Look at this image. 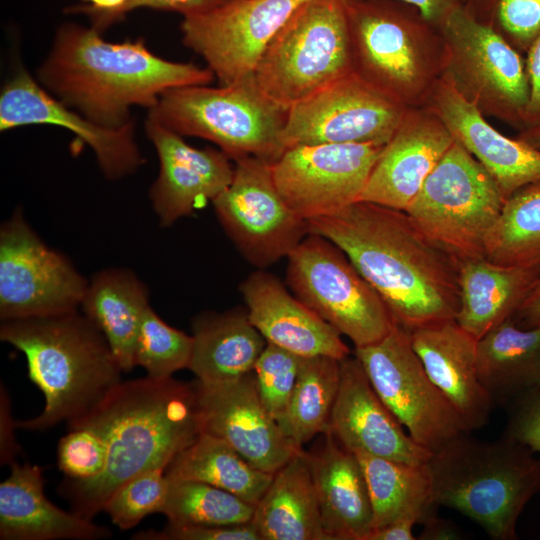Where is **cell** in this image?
<instances>
[{"mask_svg": "<svg viewBox=\"0 0 540 540\" xmlns=\"http://www.w3.org/2000/svg\"><path fill=\"white\" fill-rule=\"evenodd\" d=\"M454 141L427 106L409 108L380 152L358 201L405 211Z\"/></svg>", "mask_w": 540, "mask_h": 540, "instance_id": "22", "label": "cell"}, {"mask_svg": "<svg viewBox=\"0 0 540 540\" xmlns=\"http://www.w3.org/2000/svg\"><path fill=\"white\" fill-rule=\"evenodd\" d=\"M0 339L24 354L45 398L43 411L16 427L40 431L77 419L121 382L105 336L79 309L2 321Z\"/></svg>", "mask_w": 540, "mask_h": 540, "instance_id": "4", "label": "cell"}, {"mask_svg": "<svg viewBox=\"0 0 540 540\" xmlns=\"http://www.w3.org/2000/svg\"><path fill=\"white\" fill-rule=\"evenodd\" d=\"M193 350L189 368L203 383L240 378L253 372L267 345L247 310L205 312L192 322Z\"/></svg>", "mask_w": 540, "mask_h": 540, "instance_id": "29", "label": "cell"}, {"mask_svg": "<svg viewBox=\"0 0 540 540\" xmlns=\"http://www.w3.org/2000/svg\"><path fill=\"white\" fill-rule=\"evenodd\" d=\"M309 233L336 244L407 331L455 319L458 261L405 212L367 201L307 221Z\"/></svg>", "mask_w": 540, "mask_h": 540, "instance_id": "1", "label": "cell"}, {"mask_svg": "<svg viewBox=\"0 0 540 540\" xmlns=\"http://www.w3.org/2000/svg\"><path fill=\"white\" fill-rule=\"evenodd\" d=\"M93 26L64 23L37 70L52 96L92 122L119 128L133 121L131 108H153L174 88L209 85L207 67L154 54L142 39L106 41Z\"/></svg>", "mask_w": 540, "mask_h": 540, "instance_id": "3", "label": "cell"}, {"mask_svg": "<svg viewBox=\"0 0 540 540\" xmlns=\"http://www.w3.org/2000/svg\"><path fill=\"white\" fill-rule=\"evenodd\" d=\"M287 259L292 294L355 347L381 340L397 325L377 291L329 239L309 233Z\"/></svg>", "mask_w": 540, "mask_h": 540, "instance_id": "11", "label": "cell"}, {"mask_svg": "<svg viewBox=\"0 0 540 540\" xmlns=\"http://www.w3.org/2000/svg\"><path fill=\"white\" fill-rule=\"evenodd\" d=\"M517 138L540 150V124L521 130Z\"/></svg>", "mask_w": 540, "mask_h": 540, "instance_id": "52", "label": "cell"}, {"mask_svg": "<svg viewBox=\"0 0 540 540\" xmlns=\"http://www.w3.org/2000/svg\"><path fill=\"white\" fill-rule=\"evenodd\" d=\"M225 1H228V0H220L219 4L222 3V2H225ZM218 5V4H217Z\"/></svg>", "mask_w": 540, "mask_h": 540, "instance_id": "53", "label": "cell"}, {"mask_svg": "<svg viewBox=\"0 0 540 540\" xmlns=\"http://www.w3.org/2000/svg\"><path fill=\"white\" fill-rule=\"evenodd\" d=\"M463 7L520 53L540 34V0H464Z\"/></svg>", "mask_w": 540, "mask_h": 540, "instance_id": "39", "label": "cell"}, {"mask_svg": "<svg viewBox=\"0 0 540 540\" xmlns=\"http://www.w3.org/2000/svg\"><path fill=\"white\" fill-rule=\"evenodd\" d=\"M323 435L321 447L306 452L323 529L329 540H367L373 510L362 467L331 434Z\"/></svg>", "mask_w": 540, "mask_h": 540, "instance_id": "27", "label": "cell"}, {"mask_svg": "<svg viewBox=\"0 0 540 540\" xmlns=\"http://www.w3.org/2000/svg\"><path fill=\"white\" fill-rule=\"evenodd\" d=\"M505 199L487 170L454 141L405 212L457 261L485 258V242Z\"/></svg>", "mask_w": 540, "mask_h": 540, "instance_id": "9", "label": "cell"}, {"mask_svg": "<svg viewBox=\"0 0 540 540\" xmlns=\"http://www.w3.org/2000/svg\"><path fill=\"white\" fill-rule=\"evenodd\" d=\"M437 27L445 51L442 77L484 115L525 129L530 84L521 53L463 6Z\"/></svg>", "mask_w": 540, "mask_h": 540, "instance_id": "10", "label": "cell"}, {"mask_svg": "<svg viewBox=\"0 0 540 540\" xmlns=\"http://www.w3.org/2000/svg\"><path fill=\"white\" fill-rule=\"evenodd\" d=\"M251 521L262 540H329L303 449L274 474Z\"/></svg>", "mask_w": 540, "mask_h": 540, "instance_id": "31", "label": "cell"}, {"mask_svg": "<svg viewBox=\"0 0 540 540\" xmlns=\"http://www.w3.org/2000/svg\"><path fill=\"white\" fill-rule=\"evenodd\" d=\"M354 355L375 392L418 445L434 453L471 433L427 375L409 331L396 325L381 340L355 347Z\"/></svg>", "mask_w": 540, "mask_h": 540, "instance_id": "12", "label": "cell"}, {"mask_svg": "<svg viewBox=\"0 0 540 540\" xmlns=\"http://www.w3.org/2000/svg\"><path fill=\"white\" fill-rule=\"evenodd\" d=\"M233 162V179L213 200L214 210L244 259L257 269H266L288 257L309 234L308 223L279 194L271 162L253 156Z\"/></svg>", "mask_w": 540, "mask_h": 540, "instance_id": "13", "label": "cell"}, {"mask_svg": "<svg viewBox=\"0 0 540 540\" xmlns=\"http://www.w3.org/2000/svg\"><path fill=\"white\" fill-rule=\"evenodd\" d=\"M255 506L242 498L199 481H169L161 514L177 527L211 526L251 521Z\"/></svg>", "mask_w": 540, "mask_h": 540, "instance_id": "37", "label": "cell"}, {"mask_svg": "<svg viewBox=\"0 0 540 540\" xmlns=\"http://www.w3.org/2000/svg\"><path fill=\"white\" fill-rule=\"evenodd\" d=\"M195 385L202 432L225 440L255 468L275 474L302 450L265 409L253 372L223 382L196 380Z\"/></svg>", "mask_w": 540, "mask_h": 540, "instance_id": "19", "label": "cell"}, {"mask_svg": "<svg viewBox=\"0 0 540 540\" xmlns=\"http://www.w3.org/2000/svg\"><path fill=\"white\" fill-rule=\"evenodd\" d=\"M353 454L362 467L367 483L373 510V529L407 517L418 518L420 523L435 506L432 503V481L427 463L409 464L365 452Z\"/></svg>", "mask_w": 540, "mask_h": 540, "instance_id": "34", "label": "cell"}, {"mask_svg": "<svg viewBox=\"0 0 540 540\" xmlns=\"http://www.w3.org/2000/svg\"><path fill=\"white\" fill-rule=\"evenodd\" d=\"M503 435L540 453V388L514 401Z\"/></svg>", "mask_w": 540, "mask_h": 540, "instance_id": "44", "label": "cell"}, {"mask_svg": "<svg viewBox=\"0 0 540 540\" xmlns=\"http://www.w3.org/2000/svg\"><path fill=\"white\" fill-rule=\"evenodd\" d=\"M110 536L109 528L51 503L38 466L11 464L10 475L0 484L1 540H97Z\"/></svg>", "mask_w": 540, "mask_h": 540, "instance_id": "26", "label": "cell"}, {"mask_svg": "<svg viewBox=\"0 0 540 540\" xmlns=\"http://www.w3.org/2000/svg\"><path fill=\"white\" fill-rule=\"evenodd\" d=\"M510 318L521 328L540 326V277Z\"/></svg>", "mask_w": 540, "mask_h": 540, "instance_id": "47", "label": "cell"}, {"mask_svg": "<svg viewBox=\"0 0 540 540\" xmlns=\"http://www.w3.org/2000/svg\"><path fill=\"white\" fill-rule=\"evenodd\" d=\"M69 428L95 430L107 447L106 464L94 478L60 486L72 511L92 520L111 494L131 478L166 469L202 433L195 382L143 377L120 382Z\"/></svg>", "mask_w": 540, "mask_h": 540, "instance_id": "2", "label": "cell"}, {"mask_svg": "<svg viewBox=\"0 0 540 540\" xmlns=\"http://www.w3.org/2000/svg\"><path fill=\"white\" fill-rule=\"evenodd\" d=\"M248 317L267 343L300 357L351 355L341 334L292 295L279 278L258 269L240 284Z\"/></svg>", "mask_w": 540, "mask_h": 540, "instance_id": "24", "label": "cell"}, {"mask_svg": "<svg viewBox=\"0 0 540 540\" xmlns=\"http://www.w3.org/2000/svg\"><path fill=\"white\" fill-rule=\"evenodd\" d=\"M306 1L228 0L183 16L182 42L228 85L253 74L266 46Z\"/></svg>", "mask_w": 540, "mask_h": 540, "instance_id": "16", "label": "cell"}, {"mask_svg": "<svg viewBox=\"0 0 540 540\" xmlns=\"http://www.w3.org/2000/svg\"><path fill=\"white\" fill-rule=\"evenodd\" d=\"M138 540H262L252 521L228 525L177 527L167 524L161 531L137 532Z\"/></svg>", "mask_w": 540, "mask_h": 540, "instance_id": "43", "label": "cell"}, {"mask_svg": "<svg viewBox=\"0 0 540 540\" xmlns=\"http://www.w3.org/2000/svg\"><path fill=\"white\" fill-rule=\"evenodd\" d=\"M145 132L159 159V173L149 197L162 227L213 202L230 185L235 165L220 149L193 147L149 117Z\"/></svg>", "mask_w": 540, "mask_h": 540, "instance_id": "20", "label": "cell"}, {"mask_svg": "<svg viewBox=\"0 0 540 540\" xmlns=\"http://www.w3.org/2000/svg\"><path fill=\"white\" fill-rule=\"evenodd\" d=\"M526 68L530 84L526 128L540 124V34L527 50Z\"/></svg>", "mask_w": 540, "mask_h": 540, "instance_id": "46", "label": "cell"}, {"mask_svg": "<svg viewBox=\"0 0 540 540\" xmlns=\"http://www.w3.org/2000/svg\"><path fill=\"white\" fill-rule=\"evenodd\" d=\"M353 1V0H341ZM416 7L432 24L439 23L455 8L463 6L464 0H399Z\"/></svg>", "mask_w": 540, "mask_h": 540, "instance_id": "49", "label": "cell"}, {"mask_svg": "<svg viewBox=\"0 0 540 540\" xmlns=\"http://www.w3.org/2000/svg\"><path fill=\"white\" fill-rule=\"evenodd\" d=\"M435 507V506H434ZM432 507L420 523L423 529L418 537L421 540H453L460 538L458 529L445 519L439 518Z\"/></svg>", "mask_w": 540, "mask_h": 540, "instance_id": "48", "label": "cell"}, {"mask_svg": "<svg viewBox=\"0 0 540 540\" xmlns=\"http://www.w3.org/2000/svg\"><path fill=\"white\" fill-rule=\"evenodd\" d=\"M408 110L351 72L287 110L282 143L386 144Z\"/></svg>", "mask_w": 540, "mask_h": 540, "instance_id": "15", "label": "cell"}, {"mask_svg": "<svg viewBox=\"0 0 540 540\" xmlns=\"http://www.w3.org/2000/svg\"><path fill=\"white\" fill-rule=\"evenodd\" d=\"M502 435L482 441L464 433L427 462L432 503L457 510L495 540L517 539L525 506L540 491V458Z\"/></svg>", "mask_w": 540, "mask_h": 540, "instance_id": "5", "label": "cell"}, {"mask_svg": "<svg viewBox=\"0 0 540 540\" xmlns=\"http://www.w3.org/2000/svg\"><path fill=\"white\" fill-rule=\"evenodd\" d=\"M327 433L352 453L365 452L409 464H425L432 455L405 432L355 355L340 360L339 388Z\"/></svg>", "mask_w": 540, "mask_h": 540, "instance_id": "21", "label": "cell"}, {"mask_svg": "<svg viewBox=\"0 0 540 540\" xmlns=\"http://www.w3.org/2000/svg\"><path fill=\"white\" fill-rule=\"evenodd\" d=\"M477 368L493 402L540 388V326L521 328L509 318L492 328L477 340Z\"/></svg>", "mask_w": 540, "mask_h": 540, "instance_id": "32", "label": "cell"}, {"mask_svg": "<svg viewBox=\"0 0 540 540\" xmlns=\"http://www.w3.org/2000/svg\"><path fill=\"white\" fill-rule=\"evenodd\" d=\"M32 124L70 130L93 151L109 180L131 175L145 162L136 142L134 121L119 128L100 126L60 102L19 67L1 90L0 130Z\"/></svg>", "mask_w": 540, "mask_h": 540, "instance_id": "18", "label": "cell"}, {"mask_svg": "<svg viewBox=\"0 0 540 540\" xmlns=\"http://www.w3.org/2000/svg\"><path fill=\"white\" fill-rule=\"evenodd\" d=\"M219 2L220 0H128L121 12V18L138 8L176 12L186 16L206 11Z\"/></svg>", "mask_w": 540, "mask_h": 540, "instance_id": "45", "label": "cell"}, {"mask_svg": "<svg viewBox=\"0 0 540 540\" xmlns=\"http://www.w3.org/2000/svg\"><path fill=\"white\" fill-rule=\"evenodd\" d=\"M426 106L487 170L505 200L519 188L540 181V150L492 127L445 78L439 79Z\"/></svg>", "mask_w": 540, "mask_h": 540, "instance_id": "23", "label": "cell"}, {"mask_svg": "<svg viewBox=\"0 0 540 540\" xmlns=\"http://www.w3.org/2000/svg\"><path fill=\"white\" fill-rule=\"evenodd\" d=\"M3 395L1 394V423L2 427H4V430L1 429V460L2 463L5 464H12L13 457L16 453L20 451V449L17 447L16 442L14 441V437L12 434V429L7 432V426L11 425L13 421L11 422L12 418L10 417V411H9V404L8 399L6 397V393L2 391Z\"/></svg>", "mask_w": 540, "mask_h": 540, "instance_id": "51", "label": "cell"}, {"mask_svg": "<svg viewBox=\"0 0 540 540\" xmlns=\"http://www.w3.org/2000/svg\"><path fill=\"white\" fill-rule=\"evenodd\" d=\"M339 382V360L329 356L301 358L285 430L297 449H303L316 435L328 432Z\"/></svg>", "mask_w": 540, "mask_h": 540, "instance_id": "36", "label": "cell"}, {"mask_svg": "<svg viewBox=\"0 0 540 540\" xmlns=\"http://www.w3.org/2000/svg\"><path fill=\"white\" fill-rule=\"evenodd\" d=\"M409 333L427 375L468 431L486 425L494 402L479 378L477 339L455 319L422 326Z\"/></svg>", "mask_w": 540, "mask_h": 540, "instance_id": "25", "label": "cell"}, {"mask_svg": "<svg viewBox=\"0 0 540 540\" xmlns=\"http://www.w3.org/2000/svg\"><path fill=\"white\" fill-rule=\"evenodd\" d=\"M69 429L58 444L59 469L70 480L82 481L96 477L106 464L107 447L104 439L89 427Z\"/></svg>", "mask_w": 540, "mask_h": 540, "instance_id": "42", "label": "cell"}, {"mask_svg": "<svg viewBox=\"0 0 540 540\" xmlns=\"http://www.w3.org/2000/svg\"><path fill=\"white\" fill-rule=\"evenodd\" d=\"M385 144H302L271 162L276 188L306 221L359 200Z\"/></svg>", "mask_w": 540, "mask_h": 540, "instance_id": "17", "label": "cell"}, {"mask_svg": "<svg viewBox=\"0 0 540 540\" xmlns=\"http://www.w3.org/2000/svg\"><path fill=\"white\" fill-rule=\"evenodd\" d=\"M287 110L258 86L253 74L234 83L191 85L164 92L149 118L181 136L214 143L233 161L246 156L269 162L285 150Z\"/></svg>", "mask_w": 540, "mask_h": 540, "instance_id": "7", "label": "cell"}, {"mask_svg": "<svg viewBox=\"0 0 540 540\" xmlns=\"http://www.w3.org/2000/svg\"><path fill=\"white\" fill-rule=\"evenodd\" d=\"M193 337L163 321L149 307L142 319L135 347V365L141 366L146 376L166 379L189 368Z\"/></svg>", "mask_w": 540, "mask_h": 540, "instance_id": "38", "label": "cell"}, {"mask_svg": "<svg viewBox=\"0 0 540 540\" xmlns=\"http://www.w3.org/2000/svg\"><path fill=\"white\" fill-rule=\"evenodd\" d=\"M353 72L344 4L308 0L263 51L253 75L285 110Z\"/></svg>", "mask_w": 540, "mask_h": 540, "instance_id": "8", "label": "cell"}, {"mask_svg": "<svg viewBox=\"0 0 540 540\" xmlns=\"http://www.w3.org/2000/svg\"><path fill=\"white\" fill-rule=\"evenodd\" d=\"M485 258L505 266L540 268V181L505 200L487 235Z\"/></svg>", "mask_w": 540, "mask_h": 540, "instance_id": "35", "label": "cell"}, {"mask_svg": "<svg viewBox=\"0 0 540 540\" xmlns=\"http://www.w3.org/2000/svg\"><path fill=\"white\" fill-rule=\"evenodd\" d=\"M301 358L283 348L267 343L253 369L260 400L284 434Z\"/></svg>", "mask_w": 540, "mask_h": 540, "instance_id": "40", "label": "cell"}, {"mask_svg": "<svg viewBox=\"0 0 540 540\" xmlns=\"http://www.w3.org/2000/svg\"><path fill=\"white\" fill-rule=\"evenodd\" d=\"M169 480L165 469L143 472L119 486L106 501V512L120 530H129L152 513H161Z\"/></svg>", "mask_w": 540, "mask_h": 540, "instance_id": "41", "label": "cell"}, {"mask_svg": "<svg viewBox=\"0 0 540 540\" xmlns=\"http://www.w3.org/2000/svg\"><path fill=\"white\" fill-rule=\"evenodd\" d=\"M343 4L352 71L408 108L426 105L443 74L438 27L399 0Z\"/></svg>", "mask_w": 540, "mask_h": 540, "instance_id": "6", "label": "cell"}, {"mask_svg": "<svg viewBox=\"0 0 540 540\" xmlns=\"http://www.w3.org/2000/svg\"><path fill=\"white\" fill-rule=\"evenodd\" d=\"M88 280L49 247L17 209L0 228L1 321L80 308Z\"/></svg>", "mask_w": 540, "mask_h": 540, "instance_id": "14", "label": "cell"}, {"mask_svg": "<svg viewBox=\"0 0 540 540\" xmlns=\"http://www.w3.org/2000/svg\"><path fill=\"white\" fill-rule=\"evenodd\" d=\"M419 523L415 517H407L373 529L367 540H415L413 527Z\"/></svg>", "mask_w": 540, "mask_h": 540, "instance_id": "50", "label": "cell"}, {"mask_svg": "<svg viewBox=\"0 0 540 540\" xmlns=\"http://www.w3.org/2000/svg\"><path fill=\"white\" fill-rule=\"evenodd\" d=\"M540 277V268L505 266L486 258L458 261L455 321L477 340L509 319Z\"/></svg>", "mask_w": 540, "mask_h": 540, "instance_id": "28", "label": "cell"}, {"mask_svg": "<svg viewBox=\"0 0 540 540\" xmlns=\"http://www.w3.org/2000/svg\"><path fill=\"white\" fill-rule=\"evenodd\" d=\"M169 481H199L228 491L256 505L274 474L261 471L246 461L225 440L202 432L168 464Z\"/></svg>", "mask_w": 540, "mask_h": 540, "instance_id": "33", "label": "cell"}, {"mask_svg": "<svg viewBox=\"0 0 540 540\" xmlns=\"http://www.w3.org/2000/svg\"><path fill=\"white\" fill-rule=\"evenodd\" d=\"M149 305V291L134 272L110 268L93 275L84 293L81 312L105 336L123 372L135 365L140 325Z\"/></svg>", "mask_w": 540, "mask_h": 540, "instance_id": "30", "label": "cell"}]
</instances>
